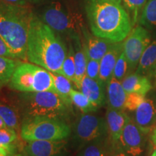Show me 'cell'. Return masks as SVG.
Here are the masks:
<instances>
[{"mask_svg": "<svg viewBox=\"0 0 156 156\" xmlns=\"http://www.w3.org/2000/svg\"><path fill=\"white\" fill-rule=\"evenodd\" d=\"M44 1H46V0H29V2L34 4V5H38V4L41 3Z\"/></svg>", "mask_w": 156, "mask_h": 156, "instance_id": "obj_39", "label": "cell"}, {"mask_svg": "<svg viewBox=\"0 0 156 156\" xmlns=\"http://www.w3.org/2000/svg\"><path fill=\"white\" fill-rule=\"evenodd\" d=\"M0 56L17 59L14 54L12 53L10 49H9L7 45L6 44V43L4 41V40L1 37H0Z\"/></svg>", "mask_w": 156, "mask_h": 156, "instance_id": "obj_33", "label": "cell"}, {"mask_svg": "<svg viewBox=\"0 0 156 156\" xmlns=\"http://www.w3.org/2000/svg\"><path fill=\"white\" fill-rule=\"evenodd\" d=\"M113 1H115V2H119V3H122V0H113Z\"/></svg>", "mask_w": 156, "mask_h": 156, "instance_id": "obj_42", "label": "cell"}, {"mask_svg": "<svg viewBox=\"0 0 156 156\" xmlns=\"http://www.w3.org/2000/svg\"><path fill=\"white\" fill-rule=\"evenodd\" d=\"M8 84L11 89L19 92H55L50 72L30 62H20Z\"/></svg>", "mask_w": 156, "mask_h": 156, "instance_id": "obj_5", "label": "cell"}, {"mask_svg": "<svg viewBox=\"0 0 156 156\" xmlns=\"http://www.w3.org/2000/svg\"><path fill=\"white\" fill-rule=\"evenodd\" d=\"M129 65L127 60H126L125 54L122 51L115 65L114 73H113V77L122 82V80L126 77Z\"/></svg>", "mask_w": 156, "mask_h": 156, "instance_id": "obj_28", "label": "cell"}, {"mask_svg": "<svg viewBox=\"0 0 156 156\" xmlns=\"http://www.w3.org/2000/svg\"><path fill=\"white\" fill-rule=\"evenodd\" d=\"M151 35L142 25H136L123 43V52L127 60L129 69L134 70L137 67L140 58L151 44Z\"/></svg>", "mask_w": 156, "mask_h": 156, "instance_id": "obj_8", "label": "cell"}, {"mask_svg": "<svg viewBox=\"0 0 156 156\" xmlns=\"http://www.w3.org/2000/svg\"><path fill=\"white\" fill-rule=\"evenodd\" d=\"M149 75H151L152 77L155 80V81L156 82V64L155 65V67H153V69L151 70V72L150 73Z\"/></svg>", "mask_w": 156, "mask_h": 156, "instance_id": "obj_38", "label": "cell"}, {"mask_svg": "<svg viewBox=\"0 0 156 156\" xmlns=\"http://www.w3.org/2000/svg\"><path fill=\"white\" fill-rule=\"evenodd\" d=\"M104 86L100 80L91 79L85 75L81 82L80 90L86 95L97 108H100L106 102Z\"/></svg>", "mask_w": 156, "mask_h": 156, "instance_id": "obj_17", "label": "cell"}, {"mask_svg": "<svg viewBox=\"0 0 156 156\" xmlns=\"http://www.w3.org/2000/svg\"><path fill=\"white\" fill-rule=\"evenodd\" d=\"M15 156H17V155H15Z\"/></svg>", "mask_w": 156, "mask_h": 156, "instance_id": "obj_46", "label": "cell"}, {"mask_svg": "<svg viewBox=\"0 0 156 156\" xmlns=\"http://www.w3.org/2000/svg\"><path fill=\"white\" fill-rule=\"evenodd\" d=\"M1 156H5V155H1Z\"/></svg>", "mask_w": 156, "mask_h": 156, "instance_id": "obj_45", "label": "cell"}, {"mask_svg": "<svg viewBox=\"0 0 156 156\" xmlns=\"http://www.w3.org/2000/svg\"><path fill=\"white\" fill-rule=\"evenodd\" d=\"M151 156H156V149L153 151V154H152Z\"/></svg>", "mask_w": 156, "mask_h": 156, "instance_id": "obj_41", "label": "cell"}, {"mask_svg": "<svg viewBox=\"0 0 156 156\" xmlns=\"http://www.w3.org/2000/svg\"><path fill=\"white\" fill-rule=\"evenodd\" d=\"M111 156H131V155H129V154L126 153L125 152H124L121 150V151H117V152H116V153H113Z\"/></svg>", "mask_w": 156, "mask_h": 156, "instance_id": "obj_36", "label": "cell"}, {"mask_svg": "<svg viewBox=\"0 0 156 156\" xmlns=\"http://www.w3.org/2000/svg\"><path fill=\"white\" fill-rule=\"evenodd\" d=\"M34 14L28 5L0 1V37L17 59L27 61L29 25Z\"/></svg>", "mask_w": 156, "mask_h": 156, "instance_id": "obj_3", "label": "cell"}, {"mask_svg": "<svg viewBox=\"0 0 156 156\" xmlns=\"http://www.w3.org/2000/svg\"><path fill=\"white\" fill-rule=\"evenodd\" d=\"M100 73V61L88 57L86 68V75L93 80H99Z\"/></svg>", "mask_w": 156, "mask_h": 156, "instance_id": "obj_30", "label": "cell"}, {"mask_svg": "<svg viewBox=\"0 0 156 156\" xmlns=\"http://www.w3.org/2000/svg\"><path fill=\"white\" fill-rule=\"evenodd\" d=\"M0 116L7 127L15 130L18 129L20 127L19 114L15 107L5 103H0Z\"/></svg>", "mask_w": 156, "mask_h": 156, "instance_id": "obj_25", "label": "cell"}, {"mask_svg": "<svg viewBox=\"0 0 156 156\" xmlns=\"http://www.w3.org/2000/svg\"><path fill=\"white\" fill-rule=\"evenodd\" d=\"M124 7L130 15L132 27L139 20L140 14L147 0H122Z\"/></svg>", "mask_w": 156, "mask_h": 156, "instance_id": "obj_27", "label": "cell"}, {"mask_svg": "<svg viewBox=\"0 0 156 156\" xmlns=\"http://www.w3.org/2000/svg\"><path fill=\"white\" fill-rule=\"evenodd\" d=\"M67 48L60 37L34 14L29 25L27 58L48 71L63 75L62 65Z\"/></svg>", "mask_w": 156, "mask_h": 156, "instance_id": "obj_1", "label": "cell"}, {"mask_svg": "<svg viewBox=\"0 0 156 156\" xmlns=\"http://www.w3.org/2000/svg\"><path fill=\"white\" fill-rule=\"evenodd\" d=\"M0 87H1V86H0Z\"/></svg>", "mask_w": 156, "mask_h": 156, "instance_id": "obj_47", "label": "cell"}, {"mask_svg": "<svg viewBox=\"0 0 156 156\" xmlns=\"http://www.w3.org/2000/svg\"><path fill=\"white\" fill-rule=\"evenodd\" d=\"M145 98V97L143 95L137 94V93H128L125 105V110L134 112Z\"/></svg>", "mask_w": 156, "mask_h": 156, "instance_id": "obj_31", "label": "cell"}, {"mask_svg": "<svg viewBox=\"0 0 156 156\" xmlns=\"http://www.w3.org/2000/svg\"><path fill=\"white\" fill-rule=\"evenodd\" d=\"M144 132L131 119L124 126L119 144L121 150L131 156H140L143 153L145 140Z\"/></svg>", "mask_w": 156, "mask_h": 156, "instance_id": "obj_10", "label": "cell"}, {"mask_svg": "<svg viewBox=\"0 0 156 156\" xmlns=\"http://www.w3.org/2000/svg\"><path fill=\"white\" fill-rule=\"evenodd\" d=\"M70 98L73 104L80 109L83 114H88L89 112H95L98 108L81 91H77L73 89L70 92Z\"/></svg>", "mask_w": 156, "mask_h": 156, "instance_id": "obj_24", "label": "cell"}, {"mask_svg": "<svg viewBox=\"0 0 156 156\" xmlns=\"http://www.w3.org/2000/svg\"><path fill=\"white\" fill-rule=\"evenodd\" d=\"M0 146H2V145H0ZM3 147H4V146H3Z\"/></svg>", "mask_w": 156, "mask_h": 156, "instance_id": "obj_44", "label": "cell"}, {"mask_svg": "<svg viewBox=\"0 0 156 156\" xmlns=\"http://www.w3.org/2000/svg\"><path fill=\"white\" fill-rule=\"evenodd\" d=\"M20 63V61L18 59L0 56V86L9 83Z\"/></svg>", "mask_w": 156, "mask_h": 156, "instance_id": "obj_23", "label": "cell"}, {"mask_svg": "<svg viewBox=\"0 0 156 156\" xmlns=\"http://www.w3.org/2000/svg\"><path fill=\"white\" fill-rule=\"evenodd\" d=\"M152 141H153V145H155V147H156V126L153 131V134H152Z\"/></svg>", "mask_w": 156, "mask_h": 156, "instance_id": "obj_37", "label": "cell"}, {"mask_svg": "<svg viewBox=\"0 0 156 156\" xmlns=\"http://www.w3.org/2000/svg\"><path fill=\"white\" fill-rule=\"evenodd\" d=\"M138 23L147 28H153L156 26V0H147Z\"/></svg>", "mask_w": 156, "mask_h": 156, "instance_id": "obj_22", "label": "cell"}, {"mask_svg": "<svg viewBox=\"0 0 156 156\" xmlns=\"http://www.w3.org/2000/svg\"><path fill=\"white\" fill-rule=\"evenodd\" d=\"M17 156H27V155H23V154H17Z\"/></svg>", "mask_w": 156, "mask_h": 156, "instance_id": "obj_43", "label": "cell"}, {"mask_svg": "<svg viewBox=\"0 0 156 156\" xmlns=\"http://www.w3.org/2000/svg\"><path fill=\"white\" fill-rule=\"evenodd\" d=\"M130 118L124 111L108 108L106 115V120L108 126V131L114 145L119 144L120 136L124 126Z\"/></svg>", "mask_w": 156, "mask_h": 156, "instance_id": "obj_15", "label": "cell"}, {"mask_svg": "<svg viewBox=\"0 0 156 156\" xmlns=\"http://www.w3.org/2000/svg\"><path fill=\"white\" fill-rule=\"evenodd\" d=\"M65 139L27 141L25 151L27 156H58L65 150Z\"/></svg>", "mask_w": 156, "mask_h": 156, "instance_id": "obj_11", "label": "cell"}, {"mask_svg": "<svg viewBox=\"0 0 156 156\" xmlns=\"http://www.w3.org/2000/svg\"><path fill=\"white\" fill-rule=\"evenodd\" d=\"M122 85L127 93H137L145 97L153 88L149 78L136 73L126 76L122 80Z\"/></svg>", "mask_w": 156, "mask_h": 156, "instance_id": "obj_19", "label": "cell"}, {"mask_svg": "<svg viewBox=\"0 0 156 156\" xmlns=\"http://www.w3.org/2000/svg\"><path fill=\"white\" fill-rule=\"evenodd\" d=\"M75 48V77L74 84L77 89L80 88L81 82L83 77L86 75V68L88 59L87 46L85 41L81 39V35L72 38Z\"/></svg>", "mask_w": 156, "mask_h": 156, "instance_id": "obj_13", "label": "cell"}, {"mask_svg": "<svg viewBox=\"0 0 156 156\" xmlns=\"http://www.w3.org/2000/svg\"><path fill=\"white\" fill-rule=\"evenodd\" d=\"M87 22L95 36L117 43L132 29L131 17L121 3L113 0H85Z\"/></svg>", "mask_w": 156, "mask_h": 156, "instance_id": "obj_2", "label": "cell"}, {"mask_svg": "<svg viewBox=\"0 0 156 156\" xmlns=\"http://www.w3.org/2000/svg\"><path fill=\"white\" fill-rule=\"evenodd\" d=\"M68 124L58 118L28 116L21 124V137L25 141L66 139L70 134Z\"/></svg>", "mask_w": 156, "mask_h": 156, "instance_id": "obj_6", "label": "cell"}, {"mask_svg": "<svg viewBox=\"0 0 156 156\" xmlns=\"http://www.w3.org/2000/svg\"><path fill=\"white\" fill-rule=\"evenodd\" d=\"M62 71H63V75L74 83L75 77V48L71 42L69 43L67 55L62 65Z\"/></svg>", "mask_w": 156, "mask_h": 156, "instance_id": "obj_26", "label": "cell"}, {"mask_svg": "<svg viewBox=\"0 0 156 156\" xmlns=\"http://www.w3.org/2000/svg\"><path fill=\"white\" fill-rule=\"evenodd\" d=\"M123 51V42L114 43L100 61L99 80L106 85L113 77V73L119 57Z\"/></svg>", "mask_w": 156, "mask_h": 156, "instance_id": "obj_14", "label": "cell"}, {"mask_svg": "<svg viewBox=\"0 0 156 156\" xmlns=\"http://www.w3.org/2000/svg\"><path fill=\"white\" fill-rule=\"evenodd\" d=\"M82 34L87 46L88 57L93 59L101 61L103 56L107 53L112 45L114 44V42L107 39L95 36L93 34H90L85 27L82 30Z\"/></svg>", "mask_w": 156, "mask_h": 156, "instance_id": "obj_16", "label": "cell"}, {"mask_svg": "<svg viewBox=\"0 0 156 156\" xmlns=\"http://www.w3.org/2000/svg\"><path fill=\"white\" fill-rule=\"evenodd\" d=\"M5 127H7V126L6 125L5 122H4V120L2 119V117L0 116V129L5 128Z\"/></svg>", "mask_w": 156, "mask_h": 156, "instance_id": "obj_40", "label": "cell"}, {"mask_svg": "<svg viewBox=\"0 0 156 156\" xmlns=\"http://www.w3.org/2000/svg\"><path fill=\"white\" fill-rule=\"evenodd\" d=\"M25 112L28 116H44L60 119L69 106L53 91L24 93L22 95Z\"/></svg>", "mask_w": 156, "mask_h": 156, "instance_id": "obj_7", "label": "cell"}, {"mask_svg": "<svg viewBox=\"0 0 156 156\" xmlns=\"http://www.w3.org/2000/svg\"><path fill=\"white\" fill-rule=\"evenodd\" d=\"M107 100L109 108L125 110L128 93L124 90L122 82L113 77L107 84Z\"/></svg>", "mask_w": 156, "mask_h": 156, "instance_id": "obj_18", "label": "cell"}, {"mask_svg": "<svg viewBox=\"0 0 156 156\" xmlns=\"http://www.w3.org/2000/svg\"><path fill=\"white\" fill-rule=\"evenodd\" d=\"M80 156H106V151L101 144H91L84 149Z\"/></svg>", "mask_w": 156, "mask_h": 156, "instance_id": "obj_32", "label": "cell"}, {"mask_svg": "<svg viewBox=\"0 0 156 156\" xmlns=\"http://www.w3.org/2000/svg\"><path fill=\"white\" fill-rule=\"evenodd\" d=\"M38 5L34 13L55 32L71 38L81 35L85 27L83 16L66 0H46Z\"/></svg>", "mask_w": 156, "mask_h": 156, "instance_id": "obj_4", "label": "cell"}, {"mask_svg": "<svg viewBox=\"0 0 156 156\" xmlns=\"http://www.w3.org/2000/svg\"><path fill=\"white\" fill-rule=\"evenodd\" d=\"M5 2L15 5H28L29 0H0Z\"/></svg>", "mask_w": 156, "mask_h": 156, "instance_id": "obj_34", "label": "cell"}, {"mask_svg": "<svg viewBox=\"0 0 156 156\" xmlns=\"http://www.w3.org/2000/svg\"><path fill=\"white\" fill-rule=\"evenodd\" d=\"M12 147H3V146H0V156H7V155L12 151Z\"/></svg>", "mask_w": 156, "mask_h": 156, "instance_id": "obj_35", "label": "cell"}, {"mask_svg": "<svg viewBox=\"0 0 156 156\" xmlns=\"http://www.w3.org/2000/svg\"><path fill=\"white\" fill-rule=\"evenodd\" d=\"M17 139V134L15 129L5 127L0 129V145L6 147H12V143Z\"/></svg>", "mask_w": 156, "mask_h": 156, "instance_id": "obj_29", "label": "cell"}, {"mask_svg": "<svg viewBox=\"0 0 156 156\" xmlns=\"http://www.w3.org/2000/svg\"><path fill=\"white\" fill-rule=\"evenodd\" d=\"M50 73L53 79L55 93L63 99V101L68 106L71 107L73 104L70 98V92L73 90L72 81L63 75L51 73V72H50Z\"/></svg>", "mask_w": 156, "mask_h": 156, "instance_id": "obj_21", "label": "cell"}, {"mask_svg": "<svg viewBox=\"0 0 156 156\" xmlns=\"http://www.w3.org/2000/svg\"><path fill=\"white\" fill-rule=\"evenodd\" d=\"M107 130L106 120L89 114L82 115L76 125L77 137L84 142L98 139L106 134Z\"/></svg>", "mask_w": 156, "mask_h": 156, "instance_id": "obj_9", "label": "cell"}, {"mask_svg": "<svg viewBox=\"0 0 156 156\" xmlns=\"http://www.w3.org/2000/svg\"><path fill=\"white\" fill-rule=\"evenodd\" d=\"M156 64V41L147 46L140 58L136 73L142 75H149Z\"/></svg>", "mask_w": 156, "mask_h": 156, "instance_id": "obj_20", "label": "cell"}, {"mask_svg": "<svg viewBox=\"0 0 156 156\" xmlns=\"http://www.w3.org/2000/svg\"><path fill=\"white\" fill-rule=\"evenodd\" d=\"M134 122L145 134L153 131L156 126V106L153 101L144 98L134 111Z\"/></svg>", "mask_w": 156, "mask_h": 156, "instance_id": "obj_12", "label": "cell"}]
</instances>
